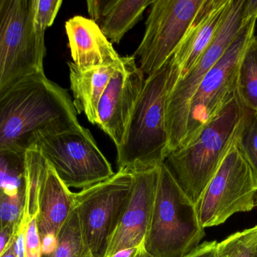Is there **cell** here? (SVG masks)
Here are the masks:
<instances>
[{"mask_svg": "<svg viewBox=\"0 0 257 257\" xmlns=\"http://www.w3.org/2000/svg\"><path fill=\"white\" fill-rule=\"evenodd\" d=\"M67 90L36 72L0 95V151L25 153L39 137L81 127Z\"/></svg>", "mask_w": 257, "mask_h": 257, "instance_id": "6da1fadb", "label": "cell"}, {"mask_svg": "<svg viewBox=\"0 0 257 257\" xmlns=\"http://www.w3.org/2000/svg\"><path fill=\"white\" fill-rule=\"evenodd\" d=\"M179 78L172 55L155 73L145 78L123 140L117 147L119 169L132 173L144 172L166 161L169 146L166 107Z\"/></svg>", "mask_w": 257, "mask_h": 257, "instance_id": "7a4b0ae2", "label": "cell"}, {"mask_svg": "<svg viewBox=\"0 0 257 257\" xmlns=\"http://www.w3.org/2000/svg\"><path fill=\"white\" fill-rule=\"evenodd\" d=\"M241 116L242 105L236 95L193 140L166 158L175 181L195 205L233 144Z\"/></svg>", "mask_w": 257, "mask_h": 257, "instance_id": "3957f363", "label": "cell"}, {"mask_svg": "<svg viewBox=\"0 0 257 257\" xmlns=\"http://www.w3.org/2000/svg\"><path fill=\"white\" fill-rule=\"evenodd\" d=\"M159 169L144 249L152 257H184L200 244L205 229L196 205L181 190L166 163Z\"/></svg>", "mask_w": 257, "mask_h": 257, "instance_id": "277c9868", "label": "cell"}, {"mask_svg": "<svg viewBox=\"0 0 257 257\" xmlns=\"http://www.w3.org/2000/svg\"><path fill=\"white\" fill-rule=\"evenodd\" d=\"M257 18L249 12L247 0H230L218 30L193 67L171 92L166 107L169 155L182 144L187 131L190 102L201 81L221 58L247 21Z\"/></svg>", "mask_w": 257, "mask_h": 257, "instance_id": "5b68a950", "label": "cell"}, {"mask_svg": "<svg viewBox=\"0 0 257 257\" xmlns=\"http://www.w3.org/2000/svg\"><path fill=\"white\" fill-rule=\"evenodd\" d=\"M133 173L119 169L111 178L75 193V208L85 248L93 257H105L127 206Z\"/></svg>", "mask_w": 257, "mask_h": 257, "instance_id": "8992f818", "label": "cell"}, {"mask_svg": "<svg viewBox=\"0 0 257 257\" xmlns=\"http://www.w3.org/2000/svg\"><path fill=\"white\" fill-rule=\"evenodd\" d=\"M257 207V175L235 142L196 205L204 229Z\"/></svg>", "mask_w": 257, "mask_h": 257, "instance_id": "52a82bcc", "label": "cell"}, {"mask_svg": "<svg viewBox=\"0 0 257 257\" xmlns=\"http://www.w3.org/2000/svg\"><path fill=\"white\" fill-rule=\"evenodd\" d=\"M33 147L40 151L69 188L84 190L114 175L91 133L83 126L39 137Z\"/></svg>", "mask_w": 257, "mask_h": 257, "instance_id": "ba28073f", "label": "cell"}, {"mask_svg": "<svg viewBox=\"0 0 257 257\" xmlns=\"http://www.w3.org/2000/svg\"><path fill=\"white\" fill-rule=\"evenodd\" d=\"M44 72L33 27V0H0V95Z\"/></svg>", "mask_w": 257, "mask_h": 257, "instance_id": "9c48e42d", "label": "cell"}, {"mask_svg": "<svg viewBox=\"0 0 257 257\" xmlns=\"http://www.w3.org/2000/svg\"><path fill=\"white\" fill-rule=\"evenodd\" d=\"M256 21L257 18H252L247 21L221 58L201 81L190 102L186 135L180 147L193 140L236 97L240 60L247 44L254 36Z\"/></svg>", "mask_w": 257, "mask_h": 257, "instance_id": "30bf717a", "label": "cell"}, {"mask_svg": "<svg viewBox=\"0 0 257 257\" xmlns=\"http://www.w3.org/2000/svg\"><path fill=\"white\" fill-rule=\"evenodd\" d=\"M205 0H154L145 34L133 56L147 77L173 55Z\"/></svg>", "mask_w": 257, "mask_h": 257, "instance_id": "8fae6325", "label": "cell"}, {"mask_svg": "<svg viewBox=\"0 0 257 257\" xmlns=\"http://www.w3.org/2000/svg\"><path fill=\"white\" fill-rule=\"evenodd\" d=\"M145 74L134 56L121 57V63L110 80L98 106L99 128L120 146L128 120L145 82Z\"/></svg>", "mask_w": 257, "mask_h": 257, "instance_id": "7c38bea8", "label": "cell"}, {"mask_svg": "<svg viewBox=\"0 0 257 257\" xmlns=\"http://www.w3.org/2000/svg\"><path fill=\"white\" fill-rule=\"evenodd\" d=\"M159 167L133 173L131 196L105 257L143 244L158 183Z\"/></svg>", "mask_w": 257, "mask_h": 257, "instance_id": "4fadbf2b", "label": "cell"}, {"mask_svg": "<svg viewBox=\"0 0 257 257\" xmlns=\"http://www.w3.org/2000/svg\"><path fill=\"white\" fill-rule=\"evenodd\" d=\"M74 64L80 69L108 66L120 61L118 53L96 22L85 17H73L65 24Z\"/></svg>", "mask_w": 257, "mask_h": 257, "instance_id": "5bb4252c", "label": "cell"}, {"mask_svg": "<svg viewBox=\"0 0 257 257\" xmlns=\"http://www.w3.org/2000/svg\"><path fill=\"white\" fill-rule=\"evenodd\" d=\"M230 0H205L193 24L173 54L181 80L211 44ZM178 80V81H179Z\"/></svg>", "mask_w": 257, "mask_h": 257, "instance_id": "9a60e30c", "label": "cell"}, {"mask_svg": "<svg viewBox=\"0 0 257 257\" xmlns=\"http://www.w3.org/2000/svg\"><path fill=\"white\" fill-rule=\"evenodd\" d=\"M75 208V193L60 179L48 163L41 184L38 230L40 238L48 234L58 236Z\"/></svg>", "mask_w": 257, "mask_h": 257, "instance_id": "2e32d148", "label": "cell"}, {"mask_svg": "<svg viewBox=\"0 0 257 257\" xmlns=\"http://www.w3.org/2000/svg\"><path fill=\"white\" fill-rule=\"evenodd\" d=\"M154 0H89L90 19L99 26L111 43L119 44L143 17Z\"/></svg>", "mask_w": 257, "mask_h": 257, "instance_id": "e0dca14e", "label": "cell"}, {"mask_svg": "<svg viewBox=\"0 0 257 257\" xmlns=\"http://www.w3.org/2000/svg\"><path fill=\"white\" fill-rule=\"evenodd\" d=\"M120 61L108 66L80 69L73 62H68L70 88L77 113H84L93 125H97L98 106L110 80L117 72Z\"/></svg>", "mask_w": 257, "mask_h": 257, "instance_id": "ac0fdd59", "label": "cell"}, {"mask_svg": "<svg viewBox=\"0 0 257 257\" xmlns=\"http://www.w3.org/2000/svg\"><path fill=\"white\" fill-rule=\"evenodd\" d=\"M237 97L241 105L257 112V36L247 44L238 66Z\"/></svg>", "mask_w": 257, "mask_h": 257, "instance_id": "d6986e66", "label": "cell"}, {"mask_svg": "<svg viewBox=\"0 0 257 257\" xmlns=\"http://www.w3.org/2000/svg\"><path fill=\"white\" fill-rule=\"evenodd\" d=\"M25 153L0 151V190L15 197L24 193Z\"/></svg>", "mask_w": 257, "mask_h": 257, "instance_id": "ffe728a7", "label": "cell"}, {"mask_svg": "<svg viewBox=\"0 0 257 257\" xmlns=\"http://www.w3.org/2000/svg\"><path fill=\"white\" fill-rule=\"evenodd\" d=\"M62 0H33V27L38 56L43 63L46 54L45 33L55 21L61 8Z\"/></svg>", "mask_w": 257, "mask_h": 257, "instance_id": "44dd1931", "label": "cell"}, {"mask_svg": "<svg viewBox=\"0 0 257 257\" xmlns=\"http://www.w3.org/2000/svg\"><path fill=\"white\" fill-rule=\"evenodd\" d=\"M58 244L52 254L42 257H93L85 248L78 216L74 210L59 232Z\"/></svg>", "mask_w": 257, "mask_h": 257, "instance_id": "7402d4cb", "label": "cell"}, {"mask_svg": "<svg viewBox=\"0 0 257 257\" xmlns=\"http://www.w3.org/2000/svg\"><path fill=\"white\" fill-rule=\"evenodd\" d=\"M234 142L257 175V112L242 106Z\"/></svg>", "mask_w": 257, "mask_h": 257, "instance_id": "603a6c76", "label": "cell"}, {"mask_svg": "<svg viewBox=\"0 0 257 257\" xmlns=\"http://www.w3.org/2000/svg\"><path fill=\"white\" fill-rule=\"evenodd\" d=\"M217 257H257V229L232 234L217 242Z\"/></svg>", "mask_w": 257, "mask_h": 257, "instance_id": "cb8c5ba5", "label": "cell"}, {"mask_svg": "<svg viewBox=\"0 0 257 257\" xmlns=\"http://www.w3.org/2000/svg\"><path fill=\"white\" fill-rule=\"evenodd\" d=\"M24 205V193L12 197L0 190V229L15 226L21 217Z\"/></svg>", "mask_w": 257, "mask_h": 257, "instance_id": "d4e9b609", "label": "cell"}, {"mask_svg": "<svg viewBox=\"0 0 257 257\" xmlns=\"http://www.w3.org/2000/svg\"><path fill=\"white\" fill-rule=\"evenodd\" d=\"M217 241H205L184 257H217Z\"/></svg>", "mask_w": 257, "mask_h": 257, "instance_id": "484cf974", "label": "cell"}, {"mask_svg": "<svg viewBox=\"0 0 257 257\" xmlns=\"http://www.w3.org/2000/svg\"><path fill=\"white\" fill-rule=\"evenodd\" d=\"M15 226H9L0 229V257L3 256L14 243Z\"/></svg>", "mask_w": 257, "mask_h": 257, "instance_id": "4316f807", "label": "cell"}, {"mask_svg": "<svg viewBox=\"0 0 257 257\" xmlns=\"http://www.w3.org/2000/svg\"><path fill=\"white\" fill-rule=\"evenodd\" d=\"M58 244L57 235L54 234H48L41 238V247H42V256H49L55 251Z\"/></svg>", "mask_w": 257, "mask_h": 257, "instance_id": "83f0119b", "label": "cell"}, {"mask_svg": "<svg viewBox=\"0 0 257 257\" xmlns=\"http://www.w3.org/2000/svg\"><path fill=\"white\" fill-rule=\"evenodd\" d=\"M141 245L138 246V247L122 249V250H118V251L114 253V254L108 257H136L138 252H139Z\"/></svg>", "mask_w": 257, "mask_h": 257, "instance_id": "f1b7e54d", "label": "cell"}, {"mask_svg": "<svg viewBox=\"0 0 257 257\" xmlns=\"http://www.w3.org/2000/svg\"><path fill=\"white\" fill-rule=\"evenodd\" d=\"M13 244L8 249L7 251L1 257H17L16 255H15V250H14Z\"/></svg>", "mask_w": 257, "mask_h": 257, "instance_id": "f546056e", "label": "cell"}, {"mask_svg": "<svg viewBox=\"0 0 257 257\" xmlns=\"http://www.w3.org/2000/svg\"><path fill=\"white\" fill-rule=\"evenodd\" d=\"M136 257H152L150 256L146 251H145V249H144L143 244L141 245L140 248H139V252H138L137 255H136Z\"/></svg>", "mask_w": 257, "mask_h": 257, "instance_id": "4dcf8cb0", "label": "cell"}, {"mask_svg": "<svg viewBox=\"0 0 257 257\" xmlns=\"http://www.w3.org/2000/svg\"><path fill=\"white\" fill-rule=\"evenodd\" d=\"M255 227H256V229H257V225H256V226H255Z\"/></svg>", "mask_w": 257, "mask_h": 257, "instance_id": "1f68e13d", "label": "cell"}]
</instances>
